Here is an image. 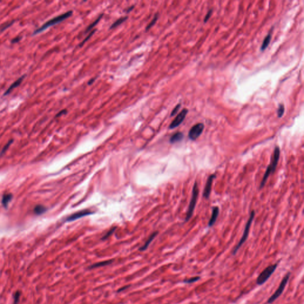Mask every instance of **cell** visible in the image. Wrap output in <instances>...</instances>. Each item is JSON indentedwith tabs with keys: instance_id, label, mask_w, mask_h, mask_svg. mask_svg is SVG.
Listing matches in <instances>:
<instances>
[{
	"instance_id": "obj_22",
	"label": "cell",
	"mask_w": 304,
	"mask_h": 304,
	"mask_svg": "<svg viewBox=\"0 0 304 304\" xmlns=\"http://www.w3.org/2000/svg\"><path fill=\"white\" fill-rule=\"evenodd\" d=\"M285 112V107L283 105H280L277 110V115L279 118L282 117Z\"/></svg>"
},
{
	"instance_id": "obj_29",
	"label": "cell",
	"mask_w": 304,
	"mask_h": 304,
	"mask_svg": "<svg viewBox=\"0 0 304 304\" xmlns=\"http://www.w3.org/2000/svg\"><path fill=\"white\" fill-rule=\"evenodd\" d=\"M212 13H213V10H210L207 12V14L206 15V16H205V17H204V22L206 23V22H207V21L209 20V18H210V17L212 16Z\"/></svg>"
},
{
	"instance_id": "obj_4",
	"label": "cell",
	"mask_w": 304,
	"mask_h": 304,
	"mask_svg": "<svg viewBox=\"0 0 304 304\" xmlns=\"http://www.w3.org/2000/svg\"><path fill=\"white\" fill-rule=\"evenodd\" d=\"M279 263V262L273 265H270L263 270V271L259 274L257 279L256 283L258 285H263L268 280V279L271 277V276L276 270Z\"/></svg>"
},
{
	"instance_id": "obj_1",
	"label": "cell",
	"mask_w": 304,
	"mask_h": 304,
	"mask_svg": "<svg viewBox=\"0 0 304 304\" xmlns=\"http://www.w3.org/2000/svg\"><path fill=\"white\" fill-rule=\"evenodd\" d=\"M280 155V148L279 146H276L274 148V150L273 155L270 164L268 166V167L266 169V171L264 174V175L263 177V178L260 183V189H261L264 187V186L266 183L267 179H268V177L270 175V174L274 173V172L276 169L277 166L278 162L279 161Z\"/></svg>"
},
{
	"instance_id": "obj_24",
	"label": "cell",
	"mask_w": 304,
	"mask_h": 304,
	"mask_svg": "<svg viewBox=\"0 0 304 304\" xmlns=\"http://www.w3.org/2000/svg\"><path fill=\"white\" fill-rule=\"evenodd\" d=\"M14 21H12L11 22H8V23H4L3 24L1 27H0V32H3L4 30H5V29H7L8 27H10L11 25L13 24V23H14Z\"/></svg>"
},
{
	"instance_id": "obj_10",
	"label": "cell",
	"mask_w": 304,
	"mask_h": 304,
	"mask_svg": "<svg viewBox=\"0 0 304 304\" xmlns=\"http://www.w3.org/2000/svg\"><path fill=\"white\" fill-rule=\"evenodd\" d=\"M216 174H212L210 175L208 179H207V181L206 182V185H205V187H204V191H203V197H204L206 199H208L210 195V193H211V191H212V183L213 180H215V178H216Z\"/></svg>"
},
{
	"instance_id": "obj_5",
	"label": "cell",
	"mask_w": 304,
	"mask_h": 304,
	"mask_svg": "<svg viewBox=\"0 0 304 304\" xmlns=\"http://www.w3.org/2000/svg\"><path fill=\"white\" fill-rule=\"evenodd\" d=\"M254 216H255V212L254 210H252L251 212V214H250V216H249V219L246 222V224L245 225V229H244V231H243V237L242 238H241L240 242L238 243L237 244V245L235 246V248H234V249L233 250V252H232V254L234 255H235L237 254V252H238V249L241 248V246L243 245L244 243L246 241L247 238H248V234H249V229H250V228H251V224L252 223V221H253V219L254 218Z\"/></svg>"
},
{
	"instance_id": "obj_17",
	"label": "cell",
	"mask_w": 304,
	"mask_h": 304,
	"mask_svg": "<svg viewBox=\"0 0 304 304\" xmlns=\"http://www.w3.org/2000/svg\"><path fill=\"white\" fill-rule=\"evenodd\" d=\"M12 198H13V195L11 194H4L3 195L2 199V203L4 205V206L7 207L8 204L9 203V202L11 200Z\"/></svg>"
},
{
	"instance_id": "obj_11",
	"label": "cell",
	"mask_w": 304,
	"mask_h": 304,
	"mask_svg": "<svg viewBox=\"0 0 304 304\" xmlns=\"http://www.w3.org/2000/svg\"><path fill=\"white\" fill-rule=\"evenodd\" d=\"M25 76H26V75H25V74H24V75H22L21 77H20L19 78H18V79H17V80L15 82H14L12 84H11V85H10V87H9L7 89V90L5 92V93H4L3 96H5L8 95L9 93H10L11 92V91H12L13 89H14L17 88V87H18V86L21 84V83H22V81H23V79L24 78Z\"/></svg>"
},
{
	"instance_id": "obj_20",
	"label": "cell",
	"mask_w": 304,
	"mask_h": 304,
	"mask_svg": "<svg viewBox=\"0 0 304 304\" xmlns=\"http://www.w3.org/2000/svg\"><path fill=\"white\" fill-rule=\"evenodd\" d=\"M47 210V209L41 205L36 206L34 209V212L36 215H41L44 213H45Z\"/></svg>"
},
{
	"instance_id": "obj_2",
	"label": "cell",
	"mask_w": 304,
	"mask_h": 304,
	"mask_svg": "<svg viewBox=\"0 0 304 304\" xmlns=\"http://www.w3.org/2000/svg\"><path fill=\"white\" fill-rule=\"evenodd\" d=\"M72 14V11H68L65 13H63L60 16H58L50 20H48V21H47L46 23H45L41 27H40L39 28H38V29H36L33 33V35H37V34H39L41 32L44 31L45 30L47 29L48 27L52 26H54L56 24H58L59 23H60L61 21H64V20H65L66 18L70 17V16H71Z\"/></svg>"
},
{
	"instance_id": "obj_21",
	"label": "cell",
	"mask_w": 304,
	"mask_h": 304,
	"mask_svg": "<svg viewBox=\"0 0 304 304\" xmlns=\"http://www.w3.org/2000/svg\"><path fill=\"white\" fill-rule=\"evenodd\" d=\"M158 17H159V15H158V13H157V14H156L155 15V16H154L153 18L152 19V21L150 22V23H149V24L147 26V27H146V31H148L149 30H150V28H151V27H153V26L155 24V23H156V21H157V20H158Z\"/></svg>"
},
{
	"instance_id": "obj_18",
	"label": "cell",
	"mask_w": 304,
	"mask_h": 304,
	"mask_svg": "<svg viewBox=\"0 0 304 304\" xmlns=\"http://www.w3.org/2000/svg\"><path fill=\"white\" fill-rule=\"evenodd\" d=\"M128 18V17L125 16V17H122L120 18L119 19H118L117 20H116L110 27V29H114L117 27H118V26H120V24H121L123 22H124L126 19Z\"/></svg>"
},
{
	"instance_id": "obj_31",
	"label": "cell",
	"mask_w": 304,
	"mask_h": 304,
	"mask_svg": "<svg viewBox=\"0 0 304 304\" xmlns=\"http://www.w3.org/2000/svg\"><path fill=\"white\" fill-rule=\"evenodd\" d=\"M67 113V111L66 109H64V110H62L59 113L57 114V115H56V117H61V115H65Z\"/></svg>"
},
{
	"instance_id": "obj_8",
	"label": "cell",
	"mask_w": 304,
	"mask_h": 304,
	"mask_svg": "<svg viewBox=\"0 0 304 304\" xmlns=\"http://www.w3.org/2000/svg\"><path fill=\"white\" fill-rule=\"evenodd\" d=\"M93 214V212L89 210H83L81 211H79L78 212L74 213L70 216H69L68 217L66 218L65 221L66 222H72L75 220L81 219L83 217L89 216Z\"/></svg>"
},
{
	"instance_id": "obj_9",
	"label": "cell",
	"mask_w": 304,
	"mask_h": 304,
	"mask_svg": "<svg viewBox=\"0 0 304 304\" xmlns=\"http://www.w3.org/2000/svg\"><path fill=\"white\" fill-rule=\"evenodd\" d=\"M188 110L186 109H183L181 111V112L177 115L176 118L172 121L171 124L169 125L170 129H174L176 127L178 126L184 120L185 118V117L188 113Z\"/></svg>"
},
{
	"instance_id": "obj_23",
	"label": "cell",
	"mask_w": 304,
	"mask_h": 304,
	"mask_svg": "<svg viewBox=\"0 0 304 304\" xmlns=\"http://www.w3.org/2000/svg\"><path fill=\"white\" fill-rule=\"evenodd\" d=\"M95 31H96V30H92V31L90 33H88V35L87 36V37H86V38H85V39H84V40H83V41L81 42V44L79 45V47H82V46H83V45L85 44V42H87V41L90 39V37H91V36H92L94 34V33L95 32Z\"/></svg>"
},
{
	"instance_id": "obj_30",
	"label": "cell",
	"mask_w": 304,
	"mask_h": 304,
	"mask_svg": "<svg viewBox=\"0 0 304 304\" xmlns=\"http://www.w3.org/2000/svg\"><path fill=\"white\" fill-rule=\"evenodd\" d=\"M12 142H13V140H10V141H9V142H8V143L6 144V145H5V146L4 147V148L2 149V151H1V155H2L3 153H4L6 152V150L8 149V148L9 147V146H10V144L12 143Z\"/></svg>"
},
{
	"instance_id": "obj_6",
	"label": "cell",
	"mask_w": 304,
	"mask_h": 304,
	"mask_svg": "<svg viewBox=\"0 0 304 304\" xmlns=\"http://www.w3.org/2000/svg\"><path fill=\"white\" fill-rule=\"evenodd\" d=\"M290 275H291V273H288L285 276V277L282 279V280L279 286L277 289V290L268 298V300L267 301V304H272L273 302H274L282 294V293L283 292L284 289H285V287L286 286V285H287V283H288V282L289 281V277H290Z\"/></svg>"
},
{
	"instance_id": "obj_19",
	"label": "cell",
	"mask_w": 304,
	"mask_h": 304,
	"mask_svg": "<svg viewBox=\"0 0 304 304\" xmlns=\"http://www.w3.org/2000/svg\"><path fill=\"white\" fill-rule=\"evenodd\" d=\"M102 16H103V14H101V15L98 17V18H97V19H96V20H95L93 23H92L91 24H90V25H89V26L87 27V29H86V33H87V32H90L91 30H92V29L94 28V27H95V26L97 25V24H98V23L100 21V20H101V19L102 18Z\"/></svg>"
},
{
	"instance_id": "obj_14",
	"label": "cell",
	"mask_w": 304,
	"mask_h": 304,
	"mask_svg": "<svg viewBox=\"0 0 304 304\" xmlns=\"http://www.w3.org/2000/svg\"><path fill=\"white\" fill-rule=\"evenodd\" d=\"M158 233V232H154L153 234H152L150 235V237H149V239L147 240V241L145 243L144 245L140 248V251H143L146 250V249L147 248V247L149 246V245H150V243H152V241L153 240V239H154V238L156 237V235H157Z\"/></svg>"
},
{
	"instance_id": "obj_15",
	"label": "cell",
	"mask_w": 304,
	"mask_h": 304,
	"mask_svg": "<svg viewBox=\"0 0 304 304\" xmlns=\"http://www.w3.org/2000/svg\"><path fill=\"white\" fill-rule=\"evenodd\" d=\"M271 39V34H268L267 36H266L265 39L263 41V42L262 44V45L261 47V51H264L269 45L270 41Z\"/></svg>"
},
{
	"instance_id": "obj_26",
	"label": "cell",
	"mask_w": 304,
	"mask_h": 304,
	"mask_svg": "<svg viewBox=\"0 0 304 304\" xmlns=\"http://www.w3.org/2000/svg\"><path fill=\"white\" fill-rule=\"evenodd\" d=\"M20 297V292L17 291L14 294V303L13 304H18L19 303V299Z\"/></svg>"
},
{
	"instance_id": "obj_28",
	"label": "cell",
	"mask_w": 304,
	"mask_h": 304,
	"mask_svg": "<svg viewBox=\"0 0 304 304\" xmlns=\"http://www.w3.org/2000/svg\"><path fill=\"white\" fill-rule=\"evenodd\" d=\"M115 229H116V227H114V228H113L112 229H111V230H110V231H109L107 234H105V236H104V237L102 238V240H107V238H109L111 235H112V234L114 232V231H115Z\"/></svg>"
},
{
	"instance_id": "obj_16",
	"label": "cell",
	"mask_w": 304,
	"mask_h": 304,
	"mask_svg": "<svg viewBox=\"0 0 304 304\" xmlns=\"http://www.w3.org/2000/svg\"><path fill=\"white\" fill-rule=\"evenodd\" d=\"M112 260H108V261H102V262H99V263H95L93 265H91L89 268H97V267H102V266H107V265H109L110 264H111L112 263Z\"/></svg>"
},
{
	"instance_id": "obj_3",
	"label": "cell",
	"mask_w": 304,
	"mask_h": 304,
	"mask_svg": "<svg viewBox=\"0 0 304 304\" xmlns=\"http://www.w3.org/2000/svg\"><path fill=\"white\" fill-rule=\"evenodd\" d=\"M198 193H199V189H198V185H197V182H195L194 184V186H193V188H192V197H191V200H190V202L189 204L188 209L186 215V218H185L186 222H188L192 216V214L194 213V209H195V206L197 204Z\"/></svg>"
},
{
	"instance_id": "obj_12",
	"label": "cell",
	"mask_w": 304,
	"mask_h": 304,
	"mask_svg": "<svg viewBox=\"0 0 304 304\" xmlns=\"http://www.w3.org/2000/svg\"><path fill=\"white\" fill-rule=\"evenodd\" d=\"M219 209L217 206H216V207H214L213 208V210H212V216L209 220V223H208V226L211 227L216 222L217 217H218V216H219Z\"/></svg>"
},
{
	"instance_id": "obj_33",
	"label": "cell",
	"mask_w": 304,
	"mask_h": 304,
	"mask_svg": "<svg viewBox=\"0 0 304 304\" xmlns=\"http://www.w3.org/2000/svg\"><path fill=\"white\" fill-rule=\"evenodd\" d=\"M95 78H92V79H91V80H90L88 82V84H89V85L92 84V83L95 81Z\"/></svg>"
},
{
	"instance_id": "obj_27",
	"label": "cell",
	"mask_w": 304,
	"mask_h": 304,
	"mask_svg": "<svg viewBox=\"0 0 304 304\" xmlns=\"http://www.w3.org/2000/svg\"><path fill=\"white\" fill-rule=\"evenodd\" d=\"M181 107V104H178V105H177V106H176V107L174 108V109L172 110V112H171V117H173V116L175 115L178 113V111L180 110V109Z\"/></svg>"
},
{
	"instance_id": "obj_13",
	"label": "cell",
	"mask_w": 304,
	"mask_h": 304,
	"mask_svg": "<svg viewBox=\"0 0 304 304\" xmlns=\"http://www.w3.org/2000/svg\"><path fill=\"white\" fill-rule=\"evenodd\" d=\"M183 138V134L181 132H177L174 134L170 138V142L171 143H175L181 141Z\"/></svg>"
},
{
	"instance_id": "obj_25",
	"label": "cell",
	"mask_w": 304,
	"mask_h": 304,
	"mask_svg": "<svg viewBox=\"0 0 304 304\" xmlns=\"http://www.w3.org/2000/svg\"><path fill=\"white\" fill-rule=\"evenodd\" d=\"M200 279V277L197 276V277H192L191 279H186V280H185L183 281L184 283H194L195 282H197L199 279Z\"/></svg>"
},
{
	"instance_id": "obj_34",
	"label": "cell",
	"mask_w": 304,
	"mask_h": 304,
	"mask_svg": "<svg viewBox=\"0 0 304 304\" xmlns=\"http://www.w3.org/2000/svg\"><path fill=\"white\" fill-rule=\"evenodd\" d=\"M134 5H133V6H132V7H129V8L127 10H126V12H127V13L129 12L130 11H131V10L134 8Z\"/></svg>"
},
{
	"instance_id": "obj_32",
	"label": "cell",
	"mask_w": 304,
	"mask_h": 304,
	"mask_svg": "<svg viewBox=\"0 0 304 304\" xmlns=\"http://www.w3.org/2000/svg\"><path fill=\"white\" fill-rule=\"evenodd\" d=\"M20 39V38H14V39L12 40L11 42L12 43H17V42L19 41V40Z\"/></svg>"
},
{
	"instance_id": "obj_7",
	"label": "cell",
	"mask_w": 304,
	"mask_h": 304,
	"mask_svg": "<svg viewBox=\"0 0 304 304\" xmlns=\"http://www.w3.org/2000/svg\"><path fill=\"white\" fill-rule=\"evenodd\" d=\"M204 128V125L203 123H198L194 125L189 130L188 132V137L190 140L194 141L197 140L202 134Z\"/></svg>"
}]
</instances>
